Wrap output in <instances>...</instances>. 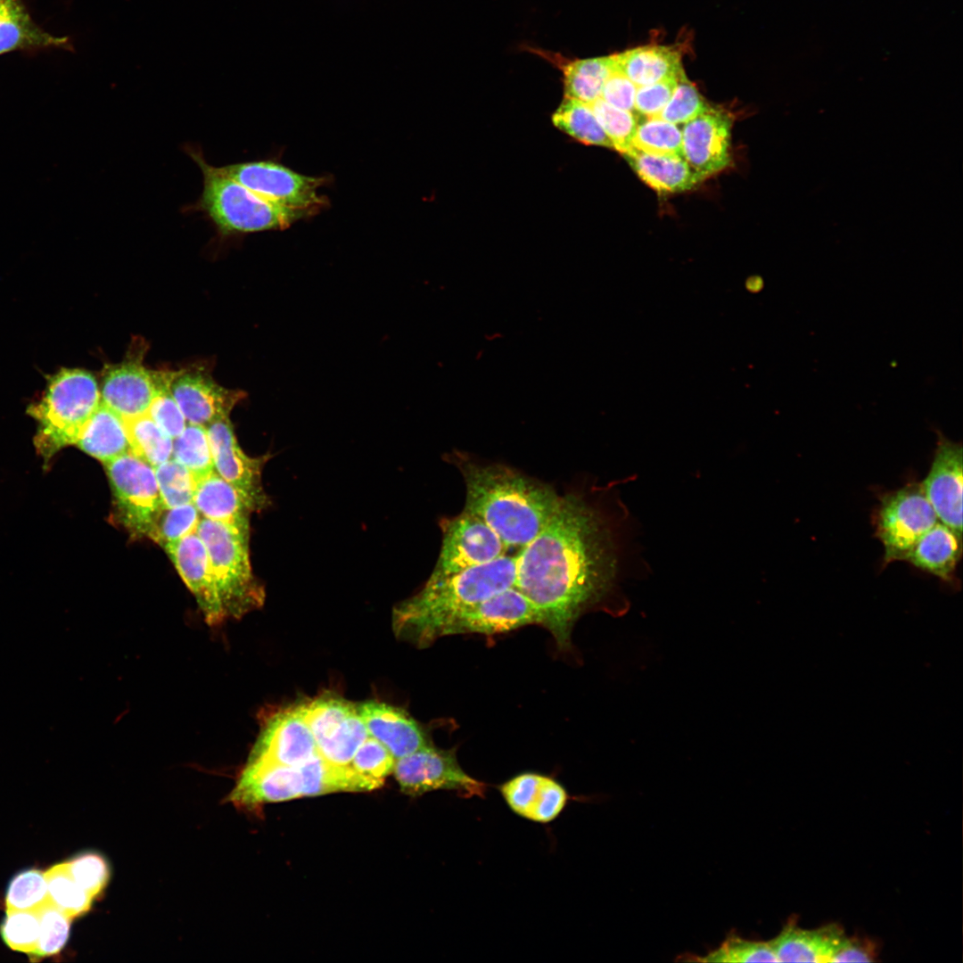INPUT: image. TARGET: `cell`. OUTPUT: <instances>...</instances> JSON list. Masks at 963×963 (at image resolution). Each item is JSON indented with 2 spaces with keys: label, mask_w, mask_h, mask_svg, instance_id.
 <instances>
[{
  "label": "cell",
  "mask_w": 963,
  "mask_h": 963,
  "mask_svg": "<svg viewBox=\"0 0 963 963\" xmlns=\"http://www.w3.org/2000/svg\"><path fill=\"white\" fill-rule=\"evenodd\" d=\"M701 962H778L769 942L746 940L737 935L728 936L721 945L705 956Z\"/></svg>",
  "instance_id": "cell-44"
},
{
  "label": "cell",
  "mask_w": 963,
  "mask_h": 963,
  "mask_svg": "<svg viewBox=\"0 0 963 963\" xmlns=\"http://www.w3.org/2000/svg\"><path fill=\"white\" fill-rule=\"evenodd\" d=\"M317 746L322 744L343 722L357 706L338 697L324 696L299 705Z\"/></svg>",
  "instance_id": "cell-37"
},
{
  "label": "cell",
  "mask_w": 963,
  "mask_h": 963,
  "mask_svg": "<svg viewBox=\"0 0 963 963\" xmlns=\"http://www.w3.org/2000/svg\"><path fill=\"white\" fill-rule=\"evenodd\" d=\"M623 156L641 180L660 193L687 191L704 179L680 155H654L631 147Z\"/></svg>",
  "instance_id": "cell-26"
},
{
  "label": "cell",
  "mask_w": 963,
  "mask_h": 963,
  "mask_svg": "<svg viewBox=\"0 0 963 963\" xmlns=\"http://www.w3.org/2000/svg\"><path fill=\"white\" fill-rule=\"evenodd\" d=\"M104 465L121 523L136 537H150L165 508L153 467L131 451Z\"/></svg>",
  "instance_id": "cell-8"
},
{
  "label": "cell",
  "mask_w": 963,
  "mask_h": 963,
  "mask_svg": "<svg viewBox=\"0 0 963 963\" xmlns=\"http://www.w3.org/2000/svg\"><path fill=\"white\" fill-rule=\"evenodd\" d=\"M499 792L516 815L537 823H549L565 808L569 794L556 779L536 772H523L506 780Z\"/></svg>",
  "instance_id": "cell-21"
},
{
  "label": "cell",
  "mask_w": 963,
  "mask_h": 963,
  "mask_svg": "<svg viewBox=\"0 0 963 963\" xmlns=\"http://www.w3.org/2000/svg\"><path fill=\"white\" fill-rule=\"evenodd\" d=\"M465 484V510L480 517L506 550H521L547 525L561 496L549 485L499 464L453 457Z\"/></svg>",
  "instance_id": "cell-2"
},
{
  "label": "cell",
  "mask_w": 963,
  "mask_h": 963,
  "mask_svg": "<svg viewBox=\"0 0 963 963\" xmlns=\"http://www.w3.org/2000/svg\"><path fill=\"white\" fill-rule=\"evenodd\" d=\"M185 152L200 168L202 191L198 200L185 211L200 212L211 223L221 238L249 233L284 229L306 213L273 203L249 190L221 167L206 161L201 149L185 146Z\"/></svg>",
  "instance_id": "cell-4"
},
{
  "label": "cell",
  "mask_w": 963,
  "mask_h": 963,
  "mask_svg": "<svg viewBox=\"0 0 963 963\" xmlns=\"http://www.w3.org/2000/svg\"><path fill=\"white\" fill-rule=\"evenodd\" d=\"M730 115L712 106L684 124L682 156L704 179L730 163Z\"/></svg>",
  "instance_id": "cell-15"
},
{
  "label": "cell",
  "mask_w": 963,
  "mask_h": 963,
  "mask_svg": "<svg viewBox=\"0 0 963 963\" xmlns=\"http://www.w3.org/2000/svg\"><path fill=\"white\" fill-rule=\"evenodd\" d=\"M130 451L155 467L170 459L173 439L147 414L125 419Z\"/></svg>",
  "instance_id": "cell-32"
},
{
  "label": "cell",
  "mask_w": 963,
  "mask_h": 963,
  "mask_svg": "<svg viewBox=\"0 0 963 963\" xmlns=\"http://www.w3.org/2000/svg\"><path fill=\"white\" fill-rule=\"evenodd\" d=\"M230 177L284 208L309 214L321 207L322 179L299 174L271 160H251L221 167Z\"/></svg>",
  "instance_id": "cell-10"
},
{
  "label": "cell",
  "mask_w": 963,
  "mask_h": 963,
  "mask_svg": "<svg viewBox=\"0 0 963 963\" xmlns=\"http://www.w3.org/2000/svg\"><path fill=\"white\" fill-rule=\"evenodd\" d=\"M76 445L104 464L130 451L125 419L101 402L83 427Z\"/></svg>",
  "instance_id": "cell-28"
},
{
  "label": "cell",
  "mask_w": 963,
  "mask_h": 963,
  "mask_svg": "<svg viewBox=\"0 0 963 963\" xmlns=\"http://www.w3.org/2000/svg\"><path fill=\"white\" fill-rule=\"evenodd\" d=\"M171 374L167 375L146 414L174 440L184 431L187 421L169 391Z\"/></svg>",
  "instance_id": "cell-48"
},
{
  "label": "cell",
  "mask_w": 963,
  "mask_h": 963,
  "mask_svg": "<svg viewBox=\"0 0 963 963\" xmlns=\"http://www.w3.org/2000/svg\"><path fill=\"white\" fill-rule=\"evenodd\" d=\"M65 862L73 879L94 899L105 889L111 870L106 859L101 854L85 852Z\"/></svg>",
  "instance_id": "cell-46"
},
{
  "label": "cell",
  "mask_w": 963,
  "mask_h": 963,
  "mask_svg": "<svg viewBox=\"0 0 963 963\" xmlns=\"http://www.w3.org/2000/svg\"><path fill=\"white\" fill-rule=\"evenodd\" d=\"M709 107L696 86L682 72L670 101L657 117L676 125H684Z\"/></svg>",
  "instance_id": "cell-45"
},
{
  "label": "cell",
  "mask_w": 963,
  "mask_h": 963,
  "mask_svg": "<svg viewBox=\"0 0 963 963\" xmlns=\"http://www.w3.org/2000/svg\"><path fill=\"white\" fill-rule=\"evenodd\" d=\"M637 88L638 86L614 66L604 85L600 98L616 108L634 112Z\"/></svg>",
  "instance_id": "cell-50"
},
{
  "label": "cell",
  "mask_w": 963,
  "mask_h": 963,
  "mask_svg": "<svg viewBox=\"0 0 963 963\" xmlns=\"http://www.w3.org/2000/svg\"><path fill=\"white\" fill-rule=\"evenodd\" d=\"M0 932L10 949L32 957L37 949L40 932L37 910H6Z\"/></svg>",
  "instance_id": "cell-40"
},
{
  "label": "cell",
  "mask_w": 963,
  "mask_h": 963,
  "mask_svg": "<svg viewBox=\"0 0 963 963\" xmlns=\"http://www.w3.org/2000/svg\"><path fill=\"white\" fill-rule=\"evenodd\" d=\"M679 76L638 86L635 95L634 112L646 118L657 117L670 101Z\"/></svg>",
  "instance_id": "cell-49"
},
{
  "label": "cell",
  "mask_w": 963,
  "mask_h": 963,
  "mask_svg": "<svg viewBox=\"0 0 963 963\" xmlns=\"http://www.w3.org/2000/svg\"><path fill=\"white\" fill-rule=\"evenodd\" d=\"M40 932L37 949L32 957L45 958L59 953L70 937L72 918L50 901L37 910Z\"/></svg>",
  "instance_id": "cell-42"
},
{
  "label": "cell",
  "mask_w": 963,
  "mask_h": 963,
  "mask_svg": "<svg viewBox=\"0 0 963 963\" xmlns=\"http://www.w3.org/2000/svg\"><path fill=\"white\" fill-rule=\"evenodd\" d=\"M196 533L209 556L225 621L261 607L265 590L251 569L250 531L202 517Z\"/></svg>",
  "instance_id": "cell-6"
},
{
  "label": "cell",
  "mask_w": 963,
  "mask_h": 963,
  "mask_svg": "<svg viewBox=\"0 0 963 963\" xmlns=\"http://www.w3.org/2000/svg\"><path fill=\"white\" fill-rule=\"evenodd\" d=\"M393 772L401 791L418 796L434 790L456 791L465 798L484 797L486 784L469 776L460 766L456 749L431 745L395 760Z\"/></svg>",
  "instance_id": "cell-9"
},
{
  "label": "cell",
  "mask_w": 963,
  "mask_h": 963,
  "mask_svg": "<svg viewBox=\"0 0 963 963\" xmlns=\"http://www.w3.org/2000/svg\"><path fill=\"white\" fill-rule=\"evenodd\" d=\"M357 708L369 736L382 743L395 760L432 745L420 725L399 708L374 701Z\"/></svg>",
  "instance_id": "cell-22"
},
{
  "label": "cell",
  "mask_w": 963,
  "mask_h": 963,
  "mask_svg": "<svg viewBox=\"0 0 963 963\" xmlns=\"http://www.w3.org/2000/svg\"><path fill=\"white\" fill-rule=\"evenodd\" d=\"M844 936L835 924L808 930L789 921L769 942L778 962H830Z\"/></svg>",
  "instance_id": "cell-23"
},
{
  "label": "cell",
  "mask_w": 963,
  "mask_h": 963,
  "mask_svg": "<svg viewBox=\"0 0 963 963\" xmlns=\"http://www.w3.org/2000/svg\"><path fill=\"white\" fill-rule=\"evenodd\" d=\"M49 47L73 50L68 37H56L39 27L23 0H0V54Z\"/></svg>",
  "instance_id": "cell-24"
},
{
  "label": "cell",
  "mask_w": 963,
  "mask_h": 963,
  "mask_svg": "<svg viewBox=\"0 0 963 963\" xmlns=\"http://www.w3.org/2000/svg\"><path fill=\"white\" fill-rule=\"evenodd\" d=\"M369 736L358 708L317 746L318 754L337 766H349L355 753Z\"/></svg>",
  "instance_id": "cell-35"
},
{
  "label": "cell",
  "mask_w": 963,
  "mask_h": 963,
  "mask_svg": "<svg viewBox=\"0 0 963 963\" xmlns=\"http://www.w3.org/2000/svg\"><path fill=\"white\" fill-rule=\"evenodd\" d=\"M962 554V537L937 522L916 543L907 562L946 582L954 580Z\"/></svg>",
  "instance_id": "cell-27"
},
{
  "label": "cell",
  "mask_w": 963,
  "mask_h": 963,
  "mask_svg": "<svg viewBox=\"0 0 963 963\" xmlns=\"http://www.w3.org/2000/svg\"><path fill=\"white\" fill-rule=\"evenodd\" d=\"M614 66L638 87L669 78L684 70L677 49L665 45H646L613 55Z\"/></svg>",
  "instance_id": "cell-29"
},
{
  "label": "cell",
  "mask_w": 963,
  "mask_h": 963,
  "mask_svg": "<svg viewBox=\"0 0 963 963\" xmlns=\"http://www.w3.org/2000/svg\"><path fill=\"white\" fill-rule=\"evenodd\" d=\"M193 503L204 518L250 531L253 510L215 470L196 482Z\"/></svg>",
  "instance_id": "cell-25"
},
{
  "label": "cell",
  "mask_w": 963,
  "mask_h": 963,
  "mask_svg": "<svg viewBox=\"0 0 963 963\" xmlns=\"http://www.w3.org/2000/svg\"><path fill=\"white\" fill-rule=\"evenodd\" d=\"M552 121L558 129L582 144L613 149L588 103L564 98L553 114Z\"/></svg>",
  "instance_id": "cell-31"
},
{
  "label": "cell",
  "mask_w": 963,
  "mask_h": 963,
  "mask_svg": "<svg viewBox=\"0 0 963 963\" xmlns=\"http://www.w3.org/2000/svg\"><path fill=\"white\" fill-rule=\"evenodd\" d=\"M303 786L300 765L248 759L228 798L235 806L256 808L263 803L301 797Z\"/></svg>",
  "instance_id": "cell-17"
},
{
  "label": "cell",
  "mask_w": 963,
  "mask_h": 963,
  "mask_svg": "<svg viewBox=\"0 0 963 963\" xmlns=\"http://www.w3.org/2000/svg\"><path fill=\"white\" fill-rule=\"evenodd\" d=\"M177 572L193 595L205 621L225 622L206 547L196 532L164 547Z\"/></svg>",
  "instance_id": "cell-20"
},
{
  "label": "cell",
  "mask_w": 963,
  "mask_h": 963,
  "mask_svg": "<svg viewBox=\"0 0 963 963\" xmlns=\"http://www.w3.org/2000/svg\"><path fill=\"white\" fill-rule=\"evenodd\" d=\"M529 624H540L537 607L514 587L503 590L457 614L440 637L459 634L495 635Z\"/></svg>",
  "instance_id": "cell-13"
},
{
  "label": "cell",
  "mask_w": 963,
  "mask_h": 963,
  "mask_svg": "<svg viewBox=\"0 0 963 963\" xmlns=\"http://www.w3.org/2000/svg\"><path fill=\"white\" fill-rule=\"evenodd\" d=\"M169 391L188 424L206 427L213 421L229 416L243 397V392L226 389L200 371L171 374Z\"/></svg>",
  "instance_id": "cell-18"
},
{
  "label": "cell",
  "mask_w": 963,
  "mask_h": 963,
  "mask_svg": "<svg viewBox=\"0 0 963 963\" xmlns=\"http://www.w3.org/2000/svg\"><path fill=\"white\" fill-rule=\"evenodd\" d=\"M934 431V459L920 483L938 521L962 537V444L948 439L939 429Z\"/></svg>",
  "instance_id": "cell-14"
},
{
  "label": "cell",
  "mask_w": 963,
  "mask_h": 963,
  "mask_svg": "<svg viewBox=\"0 0 963 963\" xmlns=\"http://www.w3.org/2000/svg\"><path fill=\"white\" fill-rule=\"evenodd\" d=\"M201 517L193 502L164 508L150 538L163 548L196 532Z\"/></svg>",
  "instance_id": "cell-43"
},
{
  "label": "cell",
  "mask_w": 963,
  "mask_h": 963,
  "mask_svg": "<svg viewBox=\"0 0 963 963\" xmlns=\"http://www.w3.org/2000/svg\"><path fill=\"white\" fill-rule=\"evenodd\" d=\"M317 754L315 738L297 706L265 721L248 759L298 766Z\"/></svg>",
  "instance_id": "cell-16"
},
{
  "label": "cell",
  "mask_w": 963,
  "mask_h": 963,
  "mask_svg": "<svg viewBox=\"0 0 963 963\" xmlns=\"http://www.w3.org/2000/svg\"><path fill=\"white\" fill-rule=\"evenodd\" d=\"M937 522L921 483L911 482L884 494L874 515L876 535L885 551L883 566L906 561L916 543Z\"/></svg>",
  "instance_id": "cell-7"
},
{
  "label": "cell",
  "mask_w": 963,
  "mask_h": 963,
  "mask_svg": "<svg viewBox=\"0 0 963 963\" xmlns=\"http://www.w3.org/2000/svg\"><path fill=\"white\" fill-rule=\"evenodd\" d=\"M556 63L564 74V98L588 104L601 97L604 85L614 69L613 55Z\"/></svg>",
  "instance_id": "cell-30"
},
{
  "label": "cell",
  "mask_w": 963,
  "mask_h": 963,
  "mask_svg": "<svg viewBox=\"0 0 963 963\" xmlns=\"http://www.w3.org/2000/svg\"><path fill=\"white\" fill-rule=\"evenodd\" d=\"M45 875L49 901L72 919L91 909L94 898L73 879L65 861L52 866Z\"/></svg>",
  "instance_id": "cell-34"
},
{
  "label": "cell",
  "mask_w": 963,
  "mask_h": 963,
  "mask_svg": "<svg viewBox=\"0 0 963 963\" xmlns=\"http://www.w3.org/2000/svg\"><path fill=\"white\" fill-rule=\"evenodd\" d=\"M515 556L506 554L464 571L429 577L423 588L393 608L395 637L417 647L440 638L443 627L457 614L515 586Z\"/></svg>",
  "instance_id": "cell-3"
},
{
  "label": "cell",
  "mask_w": 963,
  "mask_h": 963,
  "mask_svg": "<svg viewBox=\"0 0 963 963\" xmlns=\"http://www.w3.org/2000/svg\"><path fill=\"white\" fill-rule=\"evenodd\" d=\"M441 547L432 578L448 576L506 554L497 533L480 517L463 510L440 522Z\"/></svg>",
  "instance_id": "cell-11"
},
{
  "label": "cell",
  "mask_w": 963,
  "mask_h": 963,
  "mask_svg": "<svg viewBox=\"0 0 963 963\" xmlns=\"http://www.w3.org/2000/svg\"><path fill=\"white\" fill-rule=\"evenodd\" d=\"M395 758L378 740L368 736L355 753L350 767L360 775L384 783L393 771Z\"/></svg>",
  "instance_id": "cell-47"
},
{
  "label": "cell",
  "mask_w": 963,
  "mask_h": 963,
  "mask_svg": "<svg viewBox=\"0 0 963 963\" xmlns=\"http://www.w3.org/2000/svg\"><path fill=\"white\" fill-rule=\"evenodd\" d=\"M153 469L165 508L193 502L196 481L183 465L170 458Z\"/></svg>",
  "instance_id": "cell-39"
},
{
  "label": "cell",
  "mask_w": 963,
  "mask_h": 963,
  "mask_svg": "<svg viewBox=\"0 0 963 963\" xmlns=\"http://www.w3.org/2000/svg\"><path fill=\"white\" fill-rule=\"evenodd\" d=\"M214 470L243 498L253 512L270 505L261 482V472L269 456L250 457L240 448L228 416L206 427Z\"/></svg>",
  "instance_id": "cell-12"
},
{
  "label": "cell",
  "mask_w": 963,
  "mask_h": 963,
  "mask_svg": "<svg viewBox=\"0 0 963 963\" xmlns=\"http://www.w3.org/2000/svg\"><path fill=\"white\" fill-rule=\"evenodd\" d=\"M632 147L649 154L682 156L681 129L658 117H643L638 121Z\"/></svg>",
  "instance_id": "cell-36"
},
{
  "label": "cell",
  "mask_w": 963,
  "mask_h": 963,
  "mask_svg": "<svg viewBox=\"0 0 963 963\" xmlns=\"http://www.w3.org/2000/svg\"><path fill=\"white\" fill-rule=\"evenodd\" d=\"M167 375L136 362L111 366L103 377L101 402L124 419L144 415Z\"/></svg>",
  "instance_id": "cell-19"
},
{
  "label": "cell",
  "mask_w": 963,
  "mask_h": 963,
  "mask_svg": "<svg viewBox=\"0 0 963 963\" xmlns=\"http://www.w3.org/2000/svg\"><path fill=\"white\" fill-rule=\"evenodd\" d=\"M49 901L45 872L26 869L12 877L6 894V910H37Z\"/></svg>",
  "instance_id": "cell-38"
},
{
  "label": "cell",
  "mask_w": 963,
  "mask_h": 963,
  "mask_svg": "<svg viewBox=\"0 0 963 963\" xmlns=\"http://www.w3.org/2000/svg\"><path fill=\"white\" fill-rule=\"evenodd\" d=\"M635 522L621 502L613 512L576 494L561 497L542 531L515 556L518 588L537 607L561 649L571 645L580 615L593 609L621 614L622 588L646 572Z\"/></svg>",
  "instance_id": "cell-1"
},
{
  "label": "cell",
  "mask_w": 963,
  "mask_h": 963,
  "mask_svg": "<svg viewBox=\"0 0 963 963\" xmlns=\"http://www.w3.org/2000/svg\"><path fill=\"white\" fill-rule=\"evenodd\" d=\"M603 130L610 138L613 149L621 154L632 147V139L638 119L636 113L616 108L601 98L590 104Z\"/></svg>",
  "instance_id": "cell-41"
},
{
  "label": "cell",
  "mask_w": 963,
  "mask_h": 963,
  "mask_svg": "<svg viewBox=\"0 0 963 963\" xmlns=\"http://www.w3.org/2000/svg\"><path fill=\"white\" fill-rule=\"evenodd\" d=\"M101 404L98 383L81 369H63L51 377L42 399L28 408L37 423L35 446L45 460L76 441Z\"/></svg>",
  "instance_id": "cell-5"
},
{
  "label": "cell",
  "mask_w": 963,
  "mask_h": 963,
  "mask_svg": "<svg viewBox=\"0 0 963 963\" xmlns=\"http://www.w3.org/2000/svg\"><path fill=\"white\" fill-rule=\"evenodd\" d=\"M172 457L191 473L196 482L210 474L214 464L206 428L187 423L173 440Z\"/></svg>",
  "instance_id": "cell-33"
},
{
  "label": "cell",
  "mask_w": 963,
  "mask_h": 963,
  "mask_svg": "<svg viewBox=\"0 0 963 963\" xmlns=\"http://www.w3.org/2000/svg\"><path fill=\"white\" fill-rule=\"evenodd\" d=\"M876 946L871 941L844 936L830 962H873Z\"/></svg>",
  "instance_id": "cell-51"
}]
</instances>
